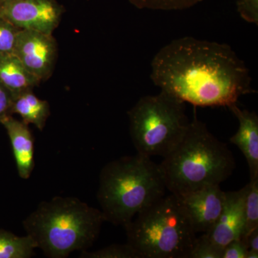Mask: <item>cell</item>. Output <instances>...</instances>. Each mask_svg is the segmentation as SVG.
I'll use <instances>...</instances> for the list:
<instances>
[{"label": "cell", "instance_id": "1", "mask_svg": "<svg viewBox=\"0 0 258 258\" xmlns=\"http://www.w3.org/2000/svg\"><path fill=\"white\" fill-rule=\"evenodd\" d=\"M150 77L161 91L195 107H227L254 93L244 61L227 44L184 37L153 57Z\"/></svg>", "mask_w": 258, "mask_h": 258}, {"label": "cell", "instance_id": "2", "mask_svg": "<svg viewBox=\"0 0 258 258\" xmlns=\"http://www.w3.org/2000/svg\"><path fill=\"white\" fill-rule=\"evenodd\" d=\"M163 158L159 165L166 189L176 197L220 185L235 168L232 152L198 119L196 107L184 137Z\"/></svg>", "mask_w": 258, "mask_h": 258}, {"label": "cell", "instance_id": "3", "mask_svg": "<svg viewBox=\"0 0 258 258\" xmlns=\"http://www.w3.org/2000/svg\"><path fill=\"white\" fill-rule=\"evenodd\" d=\"M104 222L101 210L76 198L59 196L39 204L23 220V227L46 257L64 258L91 247Z\"/></svg>", "mask_w": 258, "mask_h": 258}, {"label": "cell", "instance_id": "4", "mask_svg": "<svg viewBox=\"0 0 258 258\" xmlns=\"http://www.w3.org/2000/svg\"><path fill=\"white\" fill-rule=\"evenodd\" d=\"M166 190L159 164L137 153L104 166L100 173L97 198L106 221L125 227L164 196Z\"/></svg>", "mask_w": 258, "mask_h": 258}, {"label": "cell", "instance_id": "5", "mask_svg": "<svg viewBox=\"0 0 258 258\" xmlns=\"http://www.w3.org/2000/svg\"><path fill=\"white\" fill-rule=\"evenodd\" d=\"M140 258H189L196 232L176 195H164L125 227Z\"/></svg>", "mask_w": 258, "mask_h": 258}, {"label": "cell", "instance_id": "6", "mask_svg": "<svg viewBox=\"0 0 258 258\" xmlns=\"http://www.w3.org/2000/svg\"><path fill=\"white\" fill-rule=\"evenodd\" d=\"M128 115L134 147L138 154L149 157H165L189 124L184 102L163 91L141 98Z\"/></svg>", "mask_w": 258, "mask_h": 258}, {"label": "cell", "instance_id": "7", "mask_svg": "<svg viewBox=\"0 0 258 258\" xmlns=\"http://www.w3.org/2000/svg\"><path fill=\"white\" fill-rule=\"evenodd\" d=\"M64 7L57 0H1L0 18L21 30L52 34L60 25Z\"/></svg>", "mask_w": 258, "mask_h": 258}, {"label": "cell", "instance_id": "8", "mask_svg": "<svg viewBox=\"0 0 258 258\" xmlns=\"http://www.w3.org/2000/svg\"><path fill=\"white\" fill-rule=\"evenodd\" d=\"M13 54L40 82L52 76L57 59V48L52 34L33 30L19 32Z\"/></svg>", "mask_w": 258, "mask_h": 258}, {"label": "cell", "instance_id": "9", "mask_svg": "<svg viewBox=\"0 0 258 258\" xmlns=\"http://www.w3.org/2000/svg\"><path fill=\"white\" fill-rule=\"evenodd\" d=\"M196 233H208L218 220L225 202L220 185H212L177 197Z\"/></svg>", "mask_w": 258, "mask_h": 258}, {"label": "cell", "instance_id": "10", "mask_svg": "<svg viewBox=\"0 0 258 258\" xmlns=\"http://www.w3.org/2000/svg\"><path fill=\"white\" fill-rule=\"evenodd\" d=\"M247 184L238 191H225V202L218 220L211 230L204 233L212 244L223 250L232 241L240 239L244 225V208Z\"/></svg>", "mask_w": 258, "mask_h": 258}, {"label": "cell", "instance_id": "11", "mask_svg": "<svg viewBox=\"0 0 258 258\" xmlns=\"http://www.w3.org/2000/svg\"><path fill=\"white\" fill-rule=\"evenodd\" d=\"M239 122L231 144L240 149L248 164L250 179L258 178V116L254 111L242 109L237 103L228 107Z\"/></svg>", "mask_w": 258, "mask_h": 258}, {"label": "cell", "instance_id": "12", "mask_svg": "<svg viewBox=\"0 0 258 258\" xmlns=\"http://www.w3.org/2000/svg\"><path fill=\"white\" fill-rule=\"evenodd\" d=\"M10 140L16 162L18 174L22 179H28L31 176L34 161V138L28 124L23 120L7 117L2 121Z\"/></svg>", "mask_w": 258, "mask_h": 258}, {"label": "cell", "instance_id": "13", "mask_svg": "<svg viewBox=\"0 0 258 258\" xmlns=\"http://www.w3.org/2000/svg\"><path fill=\"white\" fill-rule=\"evenodd\" d=\"M0 83L13 93V97L33 90L40 81L19 60L14 54L0 55Z\"/></svg>", "mask_w": 258, "mask_h": 258}, {"label": "cell", "instance_id": "14", "mask_svg": "<svg viewBox=\"0 0 258 258\" xmlns=\"http://www.w3.org/2000/svg\"><path fill=\"white\" fill-rule=\"evenodd\" d=\"M12 113L20 115L26 124H33L42 131L50 116V105L35 96L32 90H29L15 97Z\"/></svg>", "mask_w": 258, "mask_h": 258}, {"label": "cell", "instance_id": "15", "mask_svg": "<svg viewBox=\"0 0 258 258\" xmlns=\"http://www.w3.org/2000/svg\"><path fill=\"white\" fill-rule=\"evenodd\" d=\"M37 244L30 235L20 237L0 230V258H30L35 255Z\"/></svg>", "mask_w": 258, "mask_h": 258}, {"label": "cell", "instance_id": "16", "mask_svg": "<svg viewBox=\"0 0 258 258\" xmlns=\"http://www.w3.org/2000/svg\"><path fill=\"white\" fill-rule=\"evenodd\" d=\"M244 215V230L241 238L258 229V178L250 179L247 184Z\"/></svg>", "mask_w": 258, "mask_h": 258}, {"label": "cell", "instance_id": "17", "mask_svg": "<svg viewBox=\"0 0 258 258\" xmlns=\"http://www.w3.org/2000/svg\"><path fill=\"white\" fill-rule=\"evenodd\" d=\"M205 0H128L139 10L178 11L189 9Z\"/></svg>", "mask_w": 258, "mask_h": 258}, {"label": "cell", "instance_id": "18", "mask_svg": "<svg viewBox=\"0 0 258 258\" xmlns=\"http://www.w3.org/2000/svg\"><path fill=\"white\" fill-rule=\"evenodd\" d=\"M82 258H140L137 251L128 243L113 244L96 251L83 250Z\"/></svg>", "mask_w": 258, "mask_h": 258}, {"label": "cell", "instance_id": "19", "mask_svg": "<svg viewBox=\"0 0 258 258\" xmlns=\"http://www.w3.org/2000/svg\"><path fill=\"white\" fill-rule=\"evenodd\" d=\"M21 29L0 18V55L13 54Z\"/></svg>", "mask_w": 258, "mask_h": 258}, {"label": "cell", "instance_id": "20", "mask_svg": "<svg viewBox=\"0 0 258 258\" xmlns=\"http://www.w3.org/2000/svg\"><path fill=\"white\" fill-rule=\"evenodd\" d=\"M222 251L203 234L201 237H197L189 258H222Z\"/></svg>", "mask_w": 258, "mask_h": 258}, {"label": "cell", "instance_id": "21", "mask_svg": "<svg viewBox=\"0 0 258 258\" xmlns=\"http://www.w3.org/2000/svg\"><path fill=\"white\" fill-rule=\"evenodd\" d=\"M236 6L242 20L257 26L258 0H237Z\"/></svg>", "mask_w": 258, "mask_h": 258}, {"label": "cell", "instance_id": "22", "mask_svg": "<svg viewBox=\"0 0 258 258\" xmlns=\"http://www.w3.org/2000/svg\"><path fill=\"white\" fill-rule=\"evenodd\" d=\"M247 251L248 249L243 241L237 239L224 247L222 258H246Z\"/></svg>", "mask_w": 258, "mask_h": 258}, {"label": "cell", "instance_id": "23", "mask_svg": "<svg viewBox=\"0 0 258 258\" xmlns=\"http://www.w3.org/2000/svg\"><path fill=\"white\" fill-rule=\"evenodd\" d=\"M13 100L14 97L13 93L0 83V124L7 117L13 115L12 108Z\"/></svg>", "mask_w": 258, "mask_h": 258}, {"label": "cell", "instance_id": "24", "mask_svg": "<svg viewBox=\"0 0 258 258\" xmlns=\"http://www.w3.org/2000/svg\"><path fill=\"white\" fill-rule=\"evenodd\" d=\"M240 239L245 243L248 250L258 252V229Z\"/></svg>", "mask_w": 258, "mask_h": 258}, {"label": "cell", "instance_id": "25", "mask_svg": "<svg viewBox=\"0 0 258 258\" xmlns=\"http://www.w3.org/2000/svg\"><path fill=\"white\" fill-rule=\"evenodd\" d=\"M258 252L257 251L248 250L247 251V257L246 258H257Z\"/></svg>", "mask_w": 258, "mask_h": 258}, {"label": "cell", "instance_id": "26", "mask_svg": "<svg viewBox=\"0 0 258 258\" xmlns=\"http://www.w3.org/2000/svg\"><path fill=\"white\" fill-rule=\"evenodd\" d=\"M0 1H1V0H0Z\"/></svg>", "mask_w": 258, "mask_h": 258}]
</instances>
